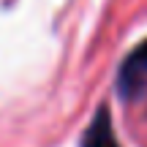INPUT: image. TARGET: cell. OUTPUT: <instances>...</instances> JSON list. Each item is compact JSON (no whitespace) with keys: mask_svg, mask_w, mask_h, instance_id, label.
<instances>
[{"mask_svg":"<svg viewBox=\"0 0 147 147\" xmlns=\"http://www.w3.org/2000/svg\"><path fill=\"white\" fill-rule=\"evenodd\" d=\"M144 84H147V41L125 57V63L120 68V76H117L120 95H125V98H134Z\"/></svg>","mask_w":147,"mask_h":147,"instance_id":"6da1fadb","label":"cell"},{"mask_svg":"<svg viewBox=\"0 0 147 147\" xmlns=\"http://www.w3.org/2000/svg\"><path fill=\"white\" fill-rule=\"evenodd\" d=\"M84 147H120L115 139V131H112V117H109V109L101 106L95 112L93 123H90L87 134H84Z\"/></svg>","mask_w":147,"mask_h":147,"instance_id":"7a4b0ae2","label":"cell"}]
</instances>
